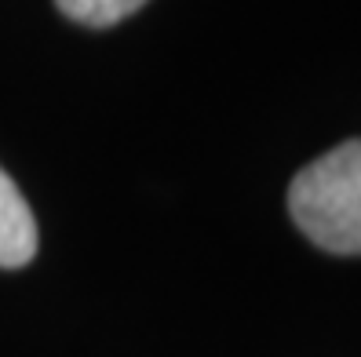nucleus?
<instances>
[{"label": "nucleus", "instance_id": "obj_3", "mask_svg": "<svg viewBox=\"0 0 361 357\" xmlns=\"http://www.w3.org/2000/svg\"><path fill=\"white\" fill-rule=\"evenodd\" d=\"M55 4L66 18H73V23L106 30V26L121 23V18L135 15L146 0H55Z\"/></svg>", "mask_w": 361, "mask_h": 357}, {"label": "nucleus", "instance_id": "obj_1", "mask_svg": "<svg viewBox=\"0 0 361 357\" xmlns=\"http://www.w3.org/2000/svg\"><path fill=\"white\" fill-rule=\"evenodd\" d=\"M292 223L332 256H361V139L310 161L288 186Z\"/></svg>", "mask_w": 361, "mask_h": 357}, {"label": "nucleus", "instance_id": "obj_2", "mask_svg": "<svg viewBox=\"0 0 361 357\" xmlns=\"http://www.w3.org/2000/svg\"><path fill=\"white\" fill-rule=\"evenodd\" d=\"M37 256V219L23 190L0 168V266L18 270Z\"/></svg>", "mask_w": 361, "mask_h": 357}]
</instances>
